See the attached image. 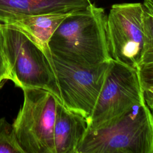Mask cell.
I'll use <instances>...</instances> for the list:
<instances>
[{"label": "cell", "mask_w": 153, "mask_h": 153, "mask_svg": "<svg viewBox=\"0 0 153 153\" xmlns=\"http://www.w3.org/2000/svg\"><path fill=\"white\" fill-rule=\"evenodd\" d=\"M1 85H2V84H0V87H1Z\"/></svg>", "instance_id": "17"}, {"label": "cell", "mask_w": 153, "mask_h": 153, "mask_svg": "<svg viewBox=\"0 0 153 153\" xmlns=\"http://www.w3.org/2000/svg\"><path fill=\"white\" fill-rule=\"evenodd\" d=\"M4 35L3 55L12 75V81L21 88H36L53 94L60 103L53 68L51 52L46 54L20 30L0 23Z\"/></svg>", "instance_id": "3"}, {"label": "cell", "mask_w": 153, "mask_h": 153, "mask_svg": "<svg viewBox=\"0 0 153 153\" xmlns=\"http://www.w3.org/2000/svg\"><path fill=\"white\" fill-rule=\"evenodd\" d=\"M71 13H50L19 16L2 24L20 30L38 45L45 54L50 51L48 42L60 23Z\"/></svg>", "instance_id": "10"}, {"label": "cell", "mask_w": 153, "mask_h": 153, "mask_svg": "<svg viewBox=\"0 0 153 153\" xmlns=\"http://www.w3.org/2000/svg\"><path fill=\"white\" fill-rule=\"evenodd\" d=\"M0 153H24L16 139L13 125L0 118Z\"/></svg>", "instance_id": "11"}, {"label": "cell", "mask_w": 153, "mask_h": 153, "mask_svg": "<svg viewBox=\"0 0 153 153\" xmlns=\"http://www.w3.org/2000/svg\"><path fill=\"white\" fill-rule=\"evenodd\" d=\"M8 79L12 81L11 71L4 56L0 54V84Z\"/></svg>", "instance_id": "14"}, {"label": "cell", "mask_w": 153, "mask_h": 153, "mask_svg": "<svg viewBox=\"0 0 153 153\" xmlns=\"http://www.w3.org/2000/svg\"><path fill=\"white\" fill-rule=\"evenodd\" d=\"M105 10L91 4L69 14L49 42L51 51L72 63L85 68L109 61Z\"/></svg>", "instance_id": "1"}, {"label": "cell", "mask_w": 153, "mask_h": 153, "mask_svg": "<svg viewBox=\"0 0 153 153\" xmlns=\"http://www.w3.org/2000/svg\"><path fill=\"white\" fill-rule=\"evenodd\" d=\"M143 89L145 103L149 109L153 111V87H143Z\"/></svg>", "instance_id": "15"}, {"label": "cell", "mask_w": 153, "mask_h": 153, "mask_svg": "<svg viewBox=\"0 0 153 153\" xmlns=\"http://www.w3.org/2000/svg\"><path fill=\"white\" fill-rule=\"evenodd\" d=\"M106 36L111 59L137 69L145 51L142 3L112 5L106 17Z\"/></svg>", "instance_id": "7"}, {"label": "cell", "mask_w": 153, "mask_h": 153, "mask_svg": "<svg viewBox=\"0 0 153 153\" xmlns=\"http://www.w3.org/2000/svg\"><path fill=\"white\" fill-rule=\"evenodd\" d=\"M51 56L60 103L87 121L102 90L110 60L85 68L66 61L52 52Z\"/></svg>", "instance_id": "6"}, {"label": "cell", "mask_w": 153, "mask_h": 153, "mask_svg": "<svg viewBox=\"0 0 153 153\" xmlns=\"http://www.w3.org/2000/svg\"><path fill=\"white\" fill-rule=\"evenodd\" d=\"M145 102L137 69L111 59L105 81L91 115L87 128L97 130Z\"/></svg>", "instance_id": "5"}, {"label": "cell", "mask_w": 153, "mask_h": 153, "mask_svg": "<svg viewBox=\"0 0 153 153\" xmlns=\"http://www.w3.org/2000/svg\"><path fill=\"white\" fill-rule=\"evenodd\" d=\"M22 90L23 102L12 124L19 144L24 153H55L57 98L40 88Z\"/></svg>", "instance_id": "4"}, {"label": "cell", "mask_w": 153, "mask_h": 153, "mask_svg": "<svg viewBox=\"0 0 153 153\" xmlns=\"http://www.w3.org/2000/svg\"><path fill=\"white\" fill-rule=\"evenodd\" d=\"M76 153H153V114L145 101L108 125L87 129Z\"/></svg>", "instance_id": "2"}, {"label": "cell", "mask_w": 153, "mask_h": 153, "mask_svg": "<svg viewBox=\"0 0 153 153\" xmlns=\"http://www.w3.org/2000/svg\"><path fill=\"white\" fill-rule=\"evenodd\" d=\"M3 45H4V35L2 28L0 25V54H3Z\"/></svg>", "instance_id": "16"}, {"label": "cell", "mask_w": 153, "mask_h": 153, "mask_svg": "<svg viewBox=\"0 0 153 153\" xmlns=\"http://www.w3.org/2000/svg\"><path fill=\"white\" fill-rule=\"evenodd\" d=\"M137 70L142 87H153V54L143 57Z\"/></svg>", "instance_id": "13"}, {"label": "cell", "mask_w": 153, "mask_h": 153, "mask_svg": "<svg viewBox=\"0 0 153 153\" xmlns=\"http://www.w3.org/2000/svg\"><path fill=\"white\" fill-rule=\"evenodd\" d=\"M87 129V120L57 101L54 127L55 153H76Z\"/></svg>", "instance_id": "9"}, {"label": "cell", "mask_w": 153, "mask_h": 153, "mask_svg": "<svg viewBox=\"0 0 153 153\" xmlns=\"http://www.w3.org/2000/svg\"><path fill=\"white\" fill-rule=\"evenodd\" d=\"M91 4L90 0H0V23L19 16L71 13Z\"/></svg>", "instance_id": "8"}, {"label": "cell", "mask_w": 153, "mask_h": 153, "mask_svg": "<svg viewBox=\"0 0 153 153\" xmlns=\"http://www.w3.org/2000/svg\"><path fill=\"white\" fill-rule=\"evenodd\" d=\"M142 6V24L145 37V56L153 54V0H144Z\"/></svg>", "instance_id": "12"}]
</instances>
